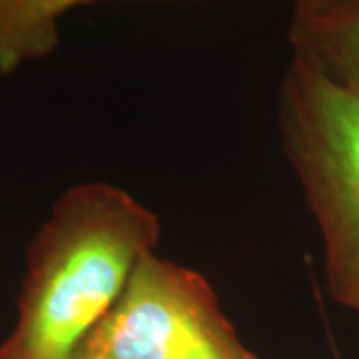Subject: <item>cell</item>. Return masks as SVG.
Listing matches in <instances>:
<instances>
[{
    "mask_svg": "<svg viewBox=\"0 0 359 359\" xmlns=\"http://www.w3.org/2000/svg\"><path fill=\"white\" fill-rule=\"evenodd\" d=\"M160 218L108 182L68 188L26 252L16 321L0 359H74L156 252Z\"/></svg>",
    "mask_w": 359,
    "mask_h": 359,
    "instance_id": "obj_1",
    "label": "cell"
},
{
    "mask_svg": "<svg viewBox=\"0 0 359 359\" xmlns=\"http://www.w3.org/2000/svg\"><path fill=\"white\" fill-rule=\"evenodd\" d=\"M280 134L320 228L330 294L359 313V88L292 52Z\"/></svg>",
    "mask_w": 359,
    "mask_h": 359,
    "instance_id": "obj_2",
    "label": "cell"
},
{
    "mask_svg": "<svg viewBox=\"0 0 359 359\" xmlns=\"http://www.w3.org/2000/svg\"><path fill=\"white\" fill-rule=\"evenodd\" d=\"M74 359H259L198 271L154 254Z\"/></svg>",
    "mask_w": 359,
    "mask_h": 359,
    "instance_id": "obj_3",
    "label": "cell"
},
{
    "mask_svg": "<svg viewBox=\"0 0 359 359\" xmlns=\"http://www.w3.org/2000/svg\"><path fill=\"white\" fill-rule=\"evenodd\" d=\"M287 39L292 52L359 88V0H325L294 13Z\"/></svg>",
    "mask_w": 359,
    "mask_h": 359,
    "instance_id": "obj_4",
    "label": "cell"
},
{
    "mask_svg": "<svg viewBox=\"0 0 359 359\" xmlns=\"http://www.w3.org/2000/svg\"><path fill=\"white\" fill-rule=\"evenodd\" d=\"M52 0H0V76L50 56L60 44Z\"/></svg>",
    "mask_w": 359,
    "mask_h": 359,
    "instance_id": "obj_5",
    "label": "cell"
},
{
    "mask_svg": "<svg viewBox=\"0 0 359 359\" xmlns=\"http://www.w3.org/2000/svg\"><path fill=\"white\" fill-rule=\"evenodd\" d=\"M96 2H102V0H52V6H54V13L62 18L66 13H70L74 8L86 6V4H96Z\"/></svg>",
    "mask_w": 359,
    "mask_h": 359,
    "instance_id": "obj_6",
    "label": "cell"
},
{
    "mask_svg": "<svg viewBox=\"0 0 359 359\" xmlns=\"http://www.w3.org/2000/svg\"><path fill=\"white\" fill-rule=\"evenodd\" d=\"M325 0H292L294 4V13H308V11H313L321 6Z\"/></svg>",
    "mask_w": 359,
    "mask_h": 359,
    "instance_id": "obj_7",
    "label": "cell"
}]
</instances>
